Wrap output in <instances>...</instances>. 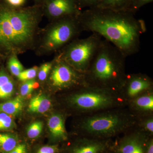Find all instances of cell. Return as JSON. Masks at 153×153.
Here are the masks:
<instances>
[{"mask_svg":"<svg viewBox=\"0 0 153 153\" xmlns=\"http://www.w3.org/2000/svg\"><path fill=\"white\" fill-rule=\"evenodd\" d=\"M153 90V80L142 73L127 74L119 93L127 103L135 97L145 92Z\"/></svg>","mask_w":153,"mask_h":153,"instance_id":"obj_10","label":"cell"},{"mask_svg":"<svg viewBox=\"0 0 153 153\" xmlns=\"http://www.w3.org/2000/svg\"><path fill=\"white\" fill-rule=\"evenodd\" d=\"M40 11L38 7L0 8V45L18 49L32 40Z\"/></svg>","mask_w":153,"mask_h":153,"instance_id":"obj_3","label":"cell"},{"mask_svg":"<svg viewBox=\"0 0 153 153\" xmlns=\"http://www.w3.org/2000/svg\"><path fill=\"white\" fill-rule=\"evenodd\" d=\"M137 126L150 137L153 136V115L139 117Z\"/></svg>","mask_w":153,"mask_h":153,"instance_id":"obj_20","label":"cell"},{"mask_svg":"<svg viewBox=\"0 0 153 153\" xmlns=\"http://www.w3.org/2000/svg\"><path fill=\"white\" fill-rule=\"evenodd\" d=\"M52 66L51 63H46L41 66L38 74V78L40 80L43 81L47 78L49 72L52 69Z\"/></svg>","mask_w":153,"mask_h":153,"instance_id":"obj_28","label":"cell"},{"mask_svg":"<svg viewBox=\"0 0 153 153\" xmlns=\"http://www.w3.org/2000/svg\"><path fill=\"white\" fill-rule=\"evenodd\" d=\"M24 106V101L22 96H17L3 103H0V112L9 115H16L22 112Z\"/></svg>","mask_w":153,"mask_h":153,"instance_id":"obj_16","label":"cell"},{"mask_svg":"<svg viewBox=\"0 0 153 153\" xmlns=\"http://www.w3.org/2000/svg\"><path fill=\"white\" fill-rule=\"evenodd\" d=\"M103 39L98 34L71 42L63 50L60 60L85 74L101 46Z\"/></svg>","mask_w":153,"mask_h":153,"instance_id":"obj_6","label":"cell"},{"mask_svg":"<svg viewBox=\"0 0 153 153\" xmlns=\"http://www.w3.org/2000/svg\"><path fill=\"white\" fill-rule=\"evenodd\" d=\"M58 151L57 146H45L41 147L37 153H57Z\"/></svg>","mask_w":153,"mask_h":153,"instance_id":"obj_29","label":"cell"},{"mask_svg":"<svg viewBox=\"0 0 153 153\" xmlns=\"http://www.w3.org/2000/svg\"><path fill=\"white\" fill-rule=\"evenodd\" d=\"M37 85V83L34 79L25 81L20 88L21 96L25 97L29 95L32 93Z\"/></svg>","mask_w":153,"mask_h":153,"instance_id":"obj_24","label":"cell"},{"mask_svg":"<svg viewBox=\"0 0 153 153\" xmlns=\"http://www.w3.org/2000/svg\"><path fill=\"white\" fill-rule=\"evenodd\" d=\"M127 107L139 117L153 115V90L135 97L129 102Z\"/></svg>","mask_w":153,"mask_h":153,"instance_id":"obj_13","label":"cell"},{"mask_svg":"<svg viewBox=\"0 0 153 153\" xmlns=\"http://www.w3.org/2000/svg\"><path fill=\"white\" fill-rule=\"evenodd\" d=\"M111 153H115L114 152H113V151H112V152H111Z\"/></svg>","mask_w":153,"mask_h":153,"instance_id":"obj_34","label":"cell"},{"mask_svg":"<svg viewBox=\"0 0 153 153\" xmlns=\"http://www.w3.org/2000/svg\"><path fill=\"white\" fill-rule=\"evenodd\" d=\"M126 58L116 47L103 40L84 74L86 85L119 92L127 75Z\"/></svg>","mask_w":153,"mask_h":153,"instance_id":"obj_2","label":"cell"},{"mask_svg":"<svg viewBox=\"0 0 153 153\" xmlns=\"http://www.w3.org/2000/svg\"><path fill=\"white\" fill-rule=\"evenodd\" d=\"M38 71V68L37 67H34L22 71L17 76L19 80L21 81H26L31 80L36 77Z\"/></svg>","mask_w":153,"mask_h":153,"instance_id":"obj_25","label":"cell"},{"mask_svg":"<svg viewBox=\"0 0 153 153\" xmlns=\"http://www.w3.org/2000/svg\"><path fill=\"white\" fill-rule=\"evenodd\" d=\"M36 1H44L45 2L46 0H36Z\"/></svg>","mask_w":153,"mask_h":153,"instance_id":"obj_33","label":"cell"},{"mask_svg":"<svg viewBox=\"0 0 153 153\" xmlns=\"http://www.w3.org/2000/svg\"><path fill=\"white\" fill-rule=\"evenodd\" d=\"M9 70L15 76H18L23 71V66L16 56H12L8 63Z\"/></svg>","mask_w":153,"mask_h":153,"instance_id":"obj_21","label":"cell"},{"mask_svg":"<svg viewBox=\"0 0 153 153\" xmlns=\"http://www.w3.org/2000/svg\"><path fill=\"white\" fill-rule=\"evenodd\" d=\"M8 153H27V147L24 144L18 145L13 150Z\"/></svg>","mask_w":153,"mask_h":153,"instance_id":"obj_31","label":"cell"},{"mask_svg":"<svg viewBox=\"0 0 153 153\" xmlns=\"http://www.w3.org/2000/svg\"><path fill=\"white\" fill-rule=\"evenodd\" d=\"M82 116L78 125L82 137L102 139L122 134L136 126L139 119L127 107Z\"/></svg>","mask_w":153,"mask_h":153,"instance_id":"obj_4","label":"cell"},{"mask_svg":"<svg viewBox=\"0 0 153 153\" xmlns=\"http://www.w3.org/2000/svg\"><path fill=\"white\" fill-rule=\"evenodd\" d=\"M46 13L57 19L68 16H77L81 10L78 8L75 0H46L44 2Z\"/></svg>","mask_w":153,"mask_h":153,"instance_id":"obj_11","label":"cell"},{"mask_svg":"<svg viewBox=\"0 0 153 153\" xmlns=\"http://www.w3.org/2000/svg\"><path fill=\"white\" fill-rule=\"evenodd\" d=\"M129 2L130 0H100L97 7L114 10L127 11Z\"/></svg>","mask_w":153,"mask_h":153,"instance_id":"obj_18","label":"cell"},{"mask_svg":"<svg viewBox=\"0 0 153 153\" xmlns=\"http://www.w3.org/2000/svg\"><path fill=\"white\" fill-rule=\"evenodd\" d=\"M66 99L67 105L82 116L117 108L128 103L118 91L85 85Z\"/></svg>","mask_w":153,"mask_h":153,"instance_id":"obj_5","label":"cell"},{"mask_svg":"<svg viewBox=\"0 0 153 153\" xmlns=\"http://www.w3.org/2000/svg\"><path fill=\"white\" fill-rule=\"evenodd\" d=\"M50 79L52 86L58 90L77 88L86 85L84 74L60 59L52 69Z\"/></svg>","mask_w":153,"mask_h":153,"instance_id":"obj_8","label":"cell"},{"mask_svg":"<svg viewBox=\"0 0 153 153\" xmlns=\"http://www.w3.org/2000/svg\"><path fill=\"white\" fill-rule=\"evenodd\" d=\"M76 4L80 10L83 8H92L98 5L100 0H75Z\"/></svg>","mask_w":153,"mask_h":153,"instance_id":"obj_27","label":"cell"},{"mask_svg":"<svg viewBox=\"0 0 153 153\" xmlns=\"http://www.w3.org/2000/svg\"><path fill=\"white\" fill-rule=\"evenodd\" d=\"M114 142L112 151L115 153H146L149 136L136 126L120 135Z\"/></svg>","mask_w":153,"mask_h":153,"instance_id":"obj_9","label":"cell"},{"mask_svg":"<svg viewBox=\"0 0 153 153\" xmlns=\"http://www.w3.org/2000/svg\"><path fill=\"white\" fill-rule=\"evenodd\" d=\"M77 18L82 31L98 34L126 57L139 51L141 36L146 30V24L131 12L96 7L81 11Z\"/></svg>","mask_w":153,"mask_h":153,"instance_id":"obj_1","label":"cell"},{"mask_svg":"<svg viewBox=\"0 0 153 153\" xmlns=\"http://www.w3.org/2000/svg\"><path fill=\"white\" fill-rule=\"evenodd\" d=\"M48 126L52 137L59 141H65L68 134L65 127V119L63 114L55 113L49 117Z\"/></svg>","mask_w":153,"mask_h":153,"instance_id":"obj_14","label":"cell"},{"mask_svg":"<svg viewBox=\"0 0 153 153\" xmlns=\"http://www.w3.org/2000/svg\"><path fill=\"white\" fill-rule=\"evenodd\" d=\"M51 100L45 95H38L31 99L28 110L31 112L44 113L49 110L52 105Z\"/></svg>","mask_w":153,"mask_h":153,"instance_id":"obj_15","label":"cell"},{"mask_svg":"<svg viewBox=\"0 0 153 153\" xmlns=\"http://www.w3.org/2000/svg\"><path fill=\"white\" fill-rule=\"evenodd\" d=\"M77 17L57 19L46 38V44L49 49L55 50L63 47L82 31Z\"/></svg>","mask_w":153,"mask_h":153,"instance_id":"obj_7","label":"cell"},{"mask_svg":"<svg viewBox=\"0 0 153 153\" xmlns=\"http://www.w3.org/2000/svg\"><path fill=\"white\" fill-rule=\"evenodd\" d=\"M43 123L41 121L35 122L29 126L27 130V134L29 138H35L40 135L42 131Z\"/></svg>","mask_w":153,"mask_h":153,"instance_id":"obj_22","label":"cell"},{"mask_svg":"<svg viewBox=\"0 0 153 153\" xmlns=\"http://www.w3.org/2000/svg\"><path fill=\"white\" fill-rule=\"evenodd\" d=\"M14 91V84L5 71H0V100L9 98Z\"/></svg>","mask_w":153,"mask_h":153,"instance_id":"obj_17","label":"cell"},{"mask_svg":"<svg viewBox=\"0 0 153 153\" xmlns=\"http://www.w3.org/2000/svg\"><path fill=\"white\" fill-rule=\"evenodd\" d=\"M153 0H130L127 11L131 12L134 14L143 6L152 2Z\"/></svg>","mask_w":153,"mask_h":153,"instance_id":"obj_26","label":"cell"},{"mask_svg":"<svg viewBox=\"0 0 153 153\" xmlns=\"http://www.w3.org/2000/svg\"><path fill=\"white\" fill-rule=\"evenodd\" d=\"M16 137L11 134H0V152L8 153L18 145Z\"/></svg>","mask_w":153,"mask_h":153,"instance_id":"obj_19","label":"cell"},{"mask_svg":"<svg viewBox=\"0 0 153 153\" xmlns=\"http://www.w3.org/2000/svg\"><path fill=\"white\" fill-rule=\"evenodd\" d=\"M113 144L112 139H102L82 137L69 153H111Z\"/></svg>","mask_w":153,"mask_h":153,"instance_id":"obj_12","label":"cell"},{"mask_svg":"<svg viewBox=\"0 0 153 153\" xmlns=\"http://www.w3.org/2000/svg\"><path fill=\"white\" fill-rule=\"evenodd\" d=\"M146 153H153V138L151 137L148 142Z\"/></svg>","mask_w":153,"mask_h":153,"instance_id":"obj_32","label":"cell"},{"mask_svg":"<svg viewBox=\"0 0 153 153\" xmlns=\"http://www.w3.org/2000/svg\"><path fill=\"white\" fill-rule=\"evenodd\" d=\"M14 126L15 123L10 115L0 112V131L10 129Z\"/></svg>","mask_w":153,"mask_h":153,"instance_id":"obj_23","label":"cell"},{"mask_svg":"<svg viewBox=\"0 0 153 153\" xmlns=\"http://www.w3.org/2000/svg\"><path fill=\"white\" fill-rule=\"evenodd\" d=\"M6 1L10 6L14 8H21L26 2V0H6Z\"/></svg>","mask_w":153,"mask_h":153,"instance_id":"obj_30","label":"cell"}]
</instances>
